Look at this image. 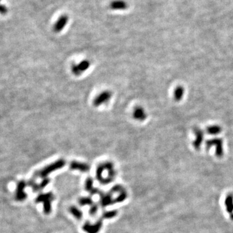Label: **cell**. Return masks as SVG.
<instances>
[{
    "instance_id": "3",
    "label": "cell",
    "mask_w": 233,
    "mask_h": 233,
    "mask_svg": "<svg viewBox=\"0 0 233 233\" xmlns=\"http://www.w3.org/2000/svg\"><path fill=\"white\" fill-rule=\"evenodd\" d=\"M194 134L196 136L195 141L193 142V146L196 149H199L201 147L203 141L204 133L200 128H195Z\"/></svg>"
},
{
    "instance_id": "13",
    "label": "cell",
    "mask_w": 233,
    "mask_h": 233,
    "mask_svg": "<svg viewBox=\"0 0 233 233\" xmlns=\"http://www.w3.org/2000/svg\"><path fill=\"white\" fill-rule=\"evenodd\" d=\"M134 114L136 118L139 120H144L146 118V114L142 108H137Z\"/></svg>"
},
{
    "instance_id": "12",
    "label": "cell",
    "mask_w": 233,
    "mask_h": 233,
    "mask_svg": "<svg viewBox=\"0 0 233 233\" xmlns=\"http://www.w3.org/2000/svg\"><path fill=\"white\" fill-rule=\"evenodd\" d=\"M52 194L51 193H47L46 194H41L36 199L37 202H46L47 200H50L52 199Z\"/></svg>"
},
{
    "instance_id": "11",
    "label": "cell",
    "mask_w": 233,
    "mask_h": 233,
    "mask_svg": "<svg viewBox=\"0 0 233 233\" xmlns=\"http://www.w3.org/2000/svg\"><path fill=\"white\" fill-rule=\"evenodd\" d=\"M221 127L219 126H216V125L209 126L207 128V133H208V134H210V135L219 134V133L221 132Z\"/></svg>"
},
{
    "instance_id": "22",
    "label": "cell",
    "mask_w": 233,
    "mask_h": 233,
    "mask_svg": "<svg viewBox=\"0 0 233 233\" xmlns=\"http://www.w3.org/2000/svg\"><path fill=\"white\" fill-rule=\"evenodd\" d=\"M230 219H231L232 220H233V213L231 214H230Z\"/></svg>"
},
{
    "instance_id": "15",
    "label": "cell",
    "mask_w": 233,
    "mask_h": 233,
    "mask_svg": "<svg viewBox=\"0 0 233 233\" xmlns=\"http://www.w3.org/2000/svg\"><path fill=\"white\" fill-rule=\"evenodd\" d=\"M80 204L81 205H91L92 203V200L90 198L87 197H83L80 199Z\"/></svg>"
},
{
    "instance_id": "9",
    "label": "cell",
    "mask_w": 233,
    "mask_h": 233,
    "mask_svg": "<svg viewBox=\"0 0 233 233\" xmlns=\"http://www.w3.org/2000/svg\"><path fill=\"white\" fill-rule=\"evenodd\" d=\"M184 95V88L182 86H177L174 90V97L175 101H180Z\"/></svg>"
},
{
    "instance_id": "2",
    "label": "cell",
    "mask_w": 233,
    "mask_h": 233,
    "mask_svg": "<svg viewBox=\"0 0 233 233\" xmlns=\"http://www.w3.org/2000/svg\"><path fill=\"white\" fill-rule=\"evenodd\" d=\"M64 163H65L64 161H63L62 160L59 161L53 164H51V165L48 166L47 167L44 168L39 173H37V175H40V177H46L49 174L53 172L54 170L58 169H60L61 167H62V166H64Z\"/></svg>"
},
{
    "instance_id": "16",
    "label": "cell",
    "mask_w": 233,
    "mask_h": 233,
    "mask_svg": "<svg viewBox=\"0 0 233 233\" xmlns=\"http://www.w3.org/2000/svg\"><path fill=\"white\" fill-rule=\"evenodd\" d=\"M111 202H112V200H111L110 196H106L104 197H103L102 201H101V203H102L103 205L106 206V205H109L111 203Z\"/></svg>"
},
{
    "instance_id": "5",
    "label": "cell",
    "mask_w": 233,
    "mask_h": 233,
    "mask_svg": "<svg viewBox=\"0 0 233 233\" xmlns=\"http://www.w3.org/2000/svg\"><path fill=\"white\" fill-rule=\"evenodd\" d=\"M25 186L26 183L24 181H21L18 183L16 196V198L17 200L22 201L27 197V194H25V193L24 192Z\"/></svg>"
},
{
    "instance_id": "17",
    "label": "cell",
    "mask_w": 233,
    "mask_h": 233,
    "mask_svg": "<svg viewBox=\"0 0 233 233\" xmlns=\"http://www.w3.org/2000/svg\"><path fill=\"white\" fill-rule=\"evenodd\" d=\"M117 214V212L115 211V210H113V211H109V212H107L104 214V217L105 218H112L113 217H114L115 216H116Z\"/></svg>"
},
{
    "instance_id": "19",
    "label": "cell",
    "mask_w": 233,
    "mask_h": 233,
    "mask_svg": "<svg viewBox=\"0 0 233 233\" xmlns=\"http://www.w3.org/2000/svg\"><path fill=\"white\" fill-rule=\"evenodd\" d=\"M8 12V9L6 6L3 5H0V14H6Z\"/></svg>"
},
{
    "instance_id": "4",
    "label": "cell",
    "mask_w": 233,
    "mask_h": 233,
    "mask_svg": "<svg viewBox=\"0 0 233 233\" xmlns=\"http://www.w3.org/2000/svg\"><path fill=\"white\" fill-rule=\"evenodd\" d=\"M68 20H69V18L67 15H65V14L62 15L58 19V20L57 21V22L55 23V24L54 25V31L59 32L62 30H63L64 29V27H65L66 24H68Z\"/></svg>"
},
{
    "instance_id": "1",
    "label": "cell",
    "mask_w": 233,
    "mask_h": 233,
    "mask_svg": "<svg viewBox=\"0 0 233 233\" xmlns=\"http://www.w3.org/2000/svg\"><path fill=\"white\" fill-rule=\"evenodd\" d=\"M206 148L209 149L210 147L214 146L216 147V155L219 158L223 157L224 155V147L223 141L220 138H214L209 139L205 142Z\"/></svg>"
},
{
    "instance_id": "23",
    "label": "cell",
    "mask_w": 233,
    "mask_h": 233,
    "mask_svg": "<svg viewBox=\"0 0 233 233\" xmlns=\"http://www.w3.org/2000/svg\"><path fill=\"white\" fill-rule=\"evenodd\" d=\"M0 2H1V0H0Z\"/></svg>"
},
{
    "instance_id": "14",
    "label": "cell",
    "mask_w": 233,
    "mask_h": 233,
    "mask_svg": "<svg viewBox=\"0 0 233 233\" xmlns=\"http://www.w3.org/2000/svg\"><path fill=\"white\" fill-rule=\"evenodd\" d=\"M71 213L76 218H79V219H80L82 216V214L81 213V211L80 210L78 209L77 208H76L75 207H71Z\"/></svg>"
},
{
    "instance_id": "6",
    "label": "cell",
    "mask_w": 233,
    "mask_h": 233,
    "mask_svg": "<svg viewBox=\"0 0 233 233\" xmlns=\"http://www.w3.org/2000/svg\"><path fill=\"white\" fill-rule=\"evenodd\" d=\"M128 7V3L123 0H114L109 5L110 8L112 10H126Z\"/></svg>"
},
{
    "instance_id": "18",
    "label": "cell",
    "mask_w": 233,
    "mask_h": 233,
    "mask_svg": "<svg viewBox=\"0 0 233 233\" xmlns=\"http://www.w3.org/2000/svg\"><path fill=\"white\" fill-rule=\"evenodd\" d=\"M49 183V180L48 179H45L43 181H42V183H40V185H39V187H40V189H42V188H45Z\"/></svg>"
},
{
    "instance_id": "10",
    "label": "cell",
    "mask_w": 233,
    "mask_h": 233,
    "mask_svg": "<svg viewBox=\"0 0 233 233\" xmlns=\"http://www.w3.org/2000/svg\"><path fill=\"white\" fill-rule=\"evenodd\" d=\"M71 168L72 169L80 170L82 172H87L89 170V169H90L87 164L76 163V162H73V163H71Z\"/></svg>"
},
{
    "instance_id": "7",
    "label": "cell",
    "mask_w": 233,
    "mask_h": 233,
    "mask_svg": "<svg viewBox=\"0 0 233 233\" xmlns=\"http://www.w3.org/2000/svg\"><path fill=\"white\" fill-rule=\"evenodd\" d=\"M102 224L101 221L97 222V224L94 225H90V224H86L84 227V229L88 233H97L98 232L100 229H101Z\"/></svg>"
},
{
    "instance_id": "20",
    "label": "cell",
    "mask_w": 233,
    "mask_h": 233,
    "mask_svg": "<svg viewBox=\"0 0 233 233\" xmlns=\"http://www.w3.org/2000/svg\"><path fill=\"white\" fill-rule=\"evenodd\" d=\"M93 185V181L91 179H88L86 181V188L87 190H90L92 188Z\"/></svg>"
},
{
    "instance_id": "8",
    "label": "cell",
    "mask_w": 233,
    "mask_h": 233,
    "mask_svg": "<svg viewBox=\"0 0 233 233\" xmlns=\"http://www.w3.org/2000/svg\"><path fill=\"white\" fill-rule=\"evenodd\" d=\"M225 205L228 213L230 214L233 213V195L229 194L227 196L225 199Z\"/></svg>"
},
{
    "instance_id": "21",
    "label": "cell",
    "mask_w": 233,
    "mask_h": 233,
    "mask_svg": "<svg viewBox=\"0 0 233 233\" xmlns=\"http://www.w3.org/2000/svg\"><path fill=\"white\" fill-rule=\"evenodd\" d=\"M97 206H94L93 207H92V208L91 209V210H90V213L92 214H95V213H96V212H97Z\"/></svg>"
}]
</instances>
